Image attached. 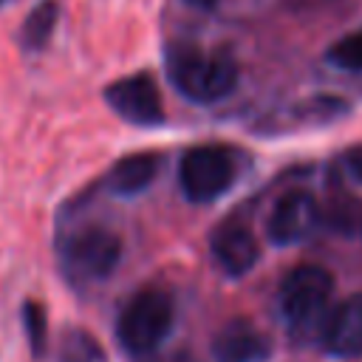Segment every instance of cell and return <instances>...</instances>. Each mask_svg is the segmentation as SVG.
Segmentation results:
<instances>
[{"instance_id":"1","label":"cell","mask_w":362,"mask_h":362,"mask_svg":"<svg viewBox=\"0 0 362 362\" xmlns=\"http://www.w3.org/2000/svg\"><path fill=\"white\" fill-rule=\"evenodd\" d=\"M167 76L184 99L195 105H212L235 90L238 62L226 51H206L195 42H175L167 48Z\"/></svg>"},{"instance_id":"2","label":"cell","mask_w":362,"mask_h":362,"mask_svg":"<svg viewBox=\"0 0 362 362\" xmlns=\"http://www.w3.org/2000/svg\"><path fill=\"white\" fill-rule=\"evenodd\" d=\"M334 300V274L322 266L303 263L280 286V314L297 342H317Z\"/></svg>"},{"instance_id":"3","label":"cell","mask_w":362,"mask_h":362,"mask_svg":"<svg viewBox=\"0 0 362 362\" xmlns=\"http://www.w3.org/2000/svg\"><path fill=\"white\" fill-rule=\"evenodd\" d=\"M173 320H175L173 297L161 288H141L122 308L116 320V337L130 356L136 359L153 356L170 337Z\"/></svg>"},{"instance_id":"4","label":"cell","mask_w":362,"mask_h":362,"mask_svg":"<svg viewBox=\"0 0 362 362\" xmlns=\"http://www.w3.org/2000/svg\"><path fill=\"white\" fill-rule=\"evenodd\" d=\"M235 181V161L223 147L198 144L189 147L178 161V187L187 201L209 204L221 198Z\"/></svg>"},{"instance_id":"5","label":"cell","mask_w":362,"mask_h":362,"mask_svg":"<svg viewBox=\"0 0 362 362\" xmlns=\"http://www.w3.org/2000/svg\"><path fill=\"white\" fill-rule=\"evenodd\" d=\"M62 260L71 277L85 283H99L116 272L122 260V240L116 232L105 226H85L65 240Z\"/></svg>"},{"instance_id":"6","label":"cell","mask_w":362,"mask_h":362,"mask_svg":"<svg viewBox=\"0 0 362 362\" xmlns=\"http://www.w3.org/2000/svg\"><path fill=\"white\" fill-rule=\"evenodd\" d=\"M107 107L136 127H161L164 124V102L158 85L150 74H130L105 88Z\"/></svg>"},{"instance_id":"7","label":"cell","mask_w":362,"mask_h":362,"mask_svg":"<svg viewBox=\"0 0 362 362\" xmlns=\"http://www.w3.org/2000/svg\"><path fill=\"white\" fill-rule=\"evenodd\" d=\"M320 223V204L305 189H288L283 192L269 212L266 221V238L274 246H294L305 240Z\"/></svg>"},{"instance_id":"8","label":"cell","mask_w":362,"mask_h":362,"mask_svg":"<svg viewBox=\"0 0 362 362\" xmlns=\"http://www.w3.org/2000/svg\"><path fill=\"white\" fill-rule=\"evenodd\" d=\"M317 342L334 359L362 356V291H354L337 305H331Z\"/></svg>"},{"instance_id":"9","label":"cell","mask_w":362,"mask_h":362,"mask_svg":"<svg viewBox=\"0 0 362 362\" xmlns=\"http://www.w3.org/2000/svg\"><path fill=\"white\" fill-rule=\"evenodd\" d=\"M215 362H269L272 339L252 320H229L212 339Z\"/></svg>"},{"instance_id":"10","label":"cell","mask_w":362,"mask_h":362,"mask_svg":"<svg viewBox=\"0 0 362 362\" xmlns=\"http://www.w3.org/2000/svg\"><path fill=\"white\" fill-rule=\"evenodd\" d=\"M212 257H215L218 269L226 277L238 280V277L249 274L257 266L260 243L252 235V229H246L240 223H232V226H223V229L215 232V238H212Z\"/></svg>"},{"instance_id":"11","label":"cell","mask_w":362,"mask_h":362,"mask_svg":"<svg viewBox=\"0 0 362 362\" xmlns=\"http://www.w3.org/2000/svg\"><path fill=\"white\" fill-rule=\"evenodd\" d=\"M158 167H161V158L158 153H130L124 158H119L110 173H107V187L113 195H122V198H130V195H139L141 189H147L153 184V178L158 175Z\"/></svg>"},{"instance_id":"12","label":"cell","mask_w":362,"mask_h":362,"mask_svg":"<svg viewBox=\"0 0 362 362\" xmlns=\"http://www.w3.org/2000/svg\"><path fill=\"white\" fill-rule=\"evenodd\" d=\"M320 221L337 238L362 240V198L354 192H334L328 204L320 206Z\"/></svg>"},{"instance_id":"13","label":"cell","mask_w":362,"mask_h":362,"mask_svg":"<svg viewBox=\"0 0 362 362\" xmlns=\"http://www.w3.org/2000/svg\"><path fill=\"white\" fill-rule=\"evenodd\" d=\"M57 20H59V3L57 0H40L28 17L23 20V31H20V40L28 51H40L48 45L54 28H57Z\"/></svg>"},{"instance_id":"14","label":"cell","mask_w":362,"mask_h":362,"mask_svg":"<svg viewBox=\"0 0 362 362\" xmlns=\"http://www.w3.org/2000/svg\"><path fill=\"white\" fill-rule=\"evenodd\" d=\"M57 356H59V362H105L102 345L85 328H68L59 337Z\"/></svg>"},{"instance_id":"15","label":"cell","mask_w":362,"mask_h":362,"mask_svg":"<svg viewBox=\"0 0 362 362\" xmlns=\"http://www.w3.org/2000/svg\"><path fill=\"white\" fill-rule=\"evenodd\" d=\"M325 62L342 74H354L362 76V28L339 37L328 51H325Z\"/></svg>"},{"instance_id":"16","label":"cell","mask_w":362,"mask_h":362,"mask_svg":"<svg viewBox=\"0 0 362 362\" xmlns=\"http://www.w3.org/2000/svg\"><path fill=\"white\" fill-rule=\"evenodd\" d=\"M23 325H25V337H28L31 354L42 356L45 348H48V317H45V308L40 303H34V300H25V305H23Z\"/></svg>"},{"instance_id":"17","label":"cell","mask_w":362,"mask_h":362,"mask_svg":"<svg viewBox=\"0 0 362 362\" xmlns=\"http://www.w3.org/2000/svg\"><path fill=\"white\" fill-rule=\"evenodd\" d=\"M339 164H342V173H345L351 181L362 184V144L348 147V150L339 156Z\"/></svg>"},{"instance_id":"18","label":"cell","mask_w":362,"mask_h":362,"mask_svg":"<svg viewBox=\"0 0 362 362\" xmlns=\"http://www.w3.org/2000/svg\"><path fill=\"white\" fill-rule=\"evenodd\" d=\"M187 6H192V8H201V11H206V8H212L218 0H184Z\"/></svg>"},{"instance_id":"19","label":"cell","mask_w":362,"mask_h":362,"mask_svg":"<svg viewBox=\"0 0 362 362\" xmlns=\"http://www.w3.org/2000/svg\"><path fill=\"white\" fill-rule=\"evenodd\" d=\"M170 362H201V359H195L192 354H187V351H181V354H175Z\"/></svg>"},{"instance_id":"20","label":"cell","mask_w":362,"mask_h":362,"mask_svg":"<svg viewBox=\"0 0 362 362\" xmlns=\"http://www.w3.org/2000/svg\"><path fill=\"white\" fill-rule=\"evenodd\" d=\"M0 3H3V0H0Z\"/></svg>"}]
</instances>
